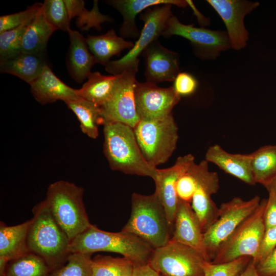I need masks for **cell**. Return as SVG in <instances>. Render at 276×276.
I'll return each mask as SVG.
<instances>
[{"label": "cell", "instance_id": "1", "mask_svg": "<svg viewBox=\"0 0 276 276\" xmlns=\"http://www.w3.org/2000/svg\"><path fill=\"white\" fill-rule=\"evenodd\" d=\"M154 248L137 236L125 232H110L91 224L70 241L69 251L92 255L97 251L121 254L134 267L149 264Z\"/></svg>", "mask_w": 276, "mask_h": 276}, {"label": "cell", "instance_id": "2", "mask_svg": "<svg viewBox=\"0 0 276 276\" xmlns=\"http://www.w3.org/2000/svg\"><path fill=\"white\" fill-rule=\"evenodd\" d=\"M27 243L30 252L46 263L51 272L63 265L71 254L70 240L51 214L44 200L33 208Z\"/></svg>", "mask_w": 276, "mask_h": 276}, {"label": "cell", "instance_id": "3", "mask_svg": "<svg viewBox=\"0 0 276 276\" xmlns=\"http://www.w3.org/2000/svg\"><path fill=\"white\" fill-rule=\"evenodd\" d=\"M103 133L104 154L111 170L153 180L156 178L157 169L151 167L145 160L133 128L120 122H106Z\"/></svg>", "mask_w": 276, "mask_h": 276}, {"label": "cell", "instance_id": "4", "mask_svg": "<svg viewBox=\"0 0 276 276\" xmlns=\"http://www.w3.org/2000/svg\"><path fill=\"white\" fill-rule=\"evenodd\" d=\"M122 231L132 234L154 249L167 244L172 231L165 210L156 193H133L130 218Z\"/></svg>", "mask_w": 276, "mask_h": 276}, {"label": "cell", "instance_id": "5", "mask_svg": "<svg viewBox=\"0 0 276 276\" xmlns=\"http://www.w3.org/2000/svg\"><path fill=\"white\" fill-rule=\"evenodd\" d=\"M83 192L74 183L58 180L49 185L44 200L70 241L91 225L83 201Z\"/></svg>", "mask_w": 276, "mask_h": 276}, {"label": "cell", "instance_id": "6", "mask_svg": "<svg viewBox=\"0 0 276 276\" xmlns=\"http://www.w3.org/2000/svg\"><path fill=\"white\" fill-rule=\"evenodd\" d=\"M133 130L141 152L152 167L167 162L176 149L178 127L172 114L159 119L140 120Z\"/></svg>", "mask_w": 276, "mask_h": 276}, {"label": "cell", "instance_id": "7", "mask_svg": "<svg viewBox=\"0 0 276 276\" xmlns=\"http://www.w3.org/2000/svg\"><path fill=\"white\" fill-rule=\"evenodd\" d=\"M266 202L267 199L261 200L257 209L219 246L212 263L229 262L245 256L256 259L265 231L263 215Z\"/></svg>", "mask_w": 276, "mask_h": 276}, {"label": "cell", "instance_id": "8", "mask_svg": "<svg viewBox=\"0 0 276 276\" xmlns=\"http://www.w3.org/2000/svg\"><path fill=\"white\" fill-rule=\"evenodd\" d=\"M205 261L195 249L170 240L154 249L148 264L162 276H203Z\"/></svg>", "mask_w": 276, "mask_h": 276}, {"label": "cell", "instance_id": "9", "mask_svg": "<svg viewBox=\"0 0 276 276\" xmlns=\"http://www.w3.org/2000/svg\"><path fill=\"white\" fill-rule=\"evenodd\" d=\"M261 200L257 195L248 200L236 197L220 205L217 219L204 232L210 261L219 246L257 209Z\"/></svg>", "mask_w": 276, "mask_h": 276}, {"label": "cell", "instance_id": "10", "mask_svg": "<svg viewBox=\"0 0 276 276\" xmlns=\"http://www.w3.org/2000/svg\"><path fill=\"white\" fill-rule=\"evenodd\" d=\"M171 8L170 4L158 5L140 13V19L144 22V25L137 40L121 58L110 61L105 66L106 71L117 76L129 67L139 65L138 57L152 41L162 35L167 20L173 15Z\"/></svg>", "mask_w": 276, "mask_h": 276}, {"label": "cell", "instance_id": "11", "mask_svg": "<svg viewBox=\"0 0 276 276\" xmlns=\"http://www.w3.org/2000/svg\"><path fill=\"white\" fill-rule=\"evenodd\" d=\"M138 67L134 65L117 75L110 98L101 107L104 123L120 122L133 128L140 121L134 96Z\"/></svg>", "mask_w": 276, "mask_h": 276}, {"label": "cell", "instance_id": "12", "mask_svg": "<svg viewBox=\"0 0 276 276\" xmlns=\"http://www.w3.org/2000/svg\"><path fill=\"white\" fill-rule=\"evenodd\" d=\"M162 35H177L189 40L196 54L204 59H215L221 52L231 48L227 32L185 25L173 15L167 20Z\"/></svg>", "mask_w": 276, "mask_h": 276}, {"label": "cell", "instance_id": "13", "mask_svg": "<svg viewBox=\"0 0 276 276\" xmlns=\"http://www.w3.org/2000/svg\"><path fill=\"white\" fill-rule=\"evenodd\" d=\"M136 110L140 120H153L171 114L181 96L173 86L163 88L149 81H136L134 88Z\"/></svg>", "mask_w": 276, "mask_h": 276}, {"label": "cell", "instance_id": "14", "mask_svg": "<svg viewBox=\"0 0 276 276\" xmlns=\"http://www.w3.org/2000/svg\"><path fill=\"white\" fill-rule=\"evenodd\" d=\"M192 168L196 179V189L191 206L197 215L204 232L218 216L219 208L212 198L219 188V180L217 172L209 170L205 160L199 164L195 162Z\"/></svg>", "mask_w": 276, "mask_h": 276}, {"label": "cell", "instance_id": "15", "mask_svg": "<svg viewBox=\"0 0 276 276\" xmlns=\"http://www.w3.org/2000/svg\"><path fill=\"white\" fill-rule=\"evenodd\" d=\"M207 2L223 20L231 48L236 50L244 48L249 35L244 25V18L259 5V3L244 0H208Z\"/></svg>", "mask_w": 276, "mask_h": 276}, {"label": "cell", "instance_id": "16", "mask_svg": "<svg viewBox=\"0 0 276 276\" xmlns=\"http://www.w3.org/2000/svg\"><path fill=\"white\" fill-rule=\"evenodd\" d=\"M195 162L194 156L188 154L178 157L174 164L165 169H157L155 193L163 205L172 231L179 200L176 193V185L179 178Z\"/></svg>", "mask_w": 276, "mask_h": 276}, {"label": "cell", "instance_id": "17", "mask_svg": "<svg viewBox=\"0 0 276 276\" xmlns=\"http://www.w3.org/2000/svg\"><path fill=\"white\" fill-rule=\"evenodd\" d=\"M170 240L195 249L210 262L204 232L191 203L179 200Z\"/></svg>", "mask_w": 276, "mask_h": 276}, {"label": "cell", "instance_id": "18", "mask_svg": "<svg viewBox=\"0 0 276 276\" xmlns=\"http://www.w3.org/2000/svg\"><path fill=\"white\" fill-rule=\"evenodd\" d=\"M147 81L156 83L173 81L180 73L179 55L163 47L158 39L144 51Z\"/></svg>", "mask_w": 276, "mask_h": 276}, {"label": "cell", "instance_id": "19", "mask_svg": "<svg viewBox=\"0 0 276 276\" xmlns=\"http://www.w3.org/2000/svg\"><path fill=\"white\" fill-rule=\"evenodd\" d=\"M31 93L42 105L61 100L65 103L79 97L78 90L67 85L46 65L40 75L30 84Z\"/></svg>", "mask_w": 276, "mask_h": 276}, {"label": "cell", "instance_id": "20", "mask_svg": "<svg viewBox=\"0 0 276 276\" xmlns=\"http://www.w3.org/2000/svg\"><path fill=\"white\" fill-rule=\"evenodd\" d=\"M205 160L248 185L256 184L251 168V153H231L215 144L208 148Z\"/></svg>", "mask_w": 276, "mask_h": 276}, {"label": "cell", "instance_id": "21", "mask_svg": "<svg viewBox=\"0 0 276 276\" xmlns=\"http://www.w3.org/2000/svg\"><path fill=\"white\" fill-rule=\"evenodd\" d=\"M67 32L70 40L66 58L67 71L74 80L81 83L88 78L91 67L97 63L89 50L86 38L76 30L70 29Z\"/></svg>", "mask_w": 276, "mask_h": 276}, {"label": "cell", "instance_id": "22", "mask_svg": "<svg viewBox=\"0 0 276 276\" xmlns=\"http://www.w3.org/2000/svg\"><path fill=\"white\" fill-rule=\"evenodd\" d=\"M107 3L117 9L122 15L123 22L120 29L123 38H136L140 31L135 24L136 15L150 6L170 4L185 8L187 1L182 0H111Z\"/></svg>", "mask_w": 276, "mask_h": 276}, {"label": "cell", "instance_id": "23", "mask_svg": "<svg viewBox=\"0 0 276 276\" xmlns=\"http://www.w3.org/2000/svg\"><path fill=\"white\" fill-rule=\"evenodd\" d=\"M48 65L45 53L21 52L12 58L0 61V72L14 75L30 84Z\"/></svg>", "mask_w": 276, "mask_h": 276}, {"label": "cell", "instance_id": "24", "mask_svg": "<svg viewBox=\"0 0 276 276\" xmlns=\"http://www.w3.org/2000/svg\"><path fill=\"white\" fill-rule=\"evenodd\" d=\"M31 219L14 226L0 223V257L9 261L30 252L27 237Z\"/></svg>", "mask_w": 276, "mask_h": 276}, {"label": "cell", "instance_id": "25", "mask_svg": "<svg viewBox=\"0 0 276 276\" xmlns=\"http://www.w3.org/2000/svg\"><path fill=\"white\" fill-rule=\"evenodd\" d=\"M89 50L97 63L106 65L113 56H119L125 49H131L134 43L116 35L111 29L100 35H88L86 38Z\"/></svg>", "mask_w": 276, "mask_h": 276}, {"label": "cell", "instance_id": "26", "mask_svg": "<svg viewBox=\"0 0 276 276\" xmlns=\"http://www.w3.org/2000/svg\"><path fill=\"white\" fill-rule=\"evenodd\" d=\"M41 6L25 32L22 42V52L45 53L49 39L56 31L45 19Z\"/></svg>", "mask_w": 276, "mask_h": 276}, {"label": "cell", "instance_id": "27", "mask_svg": "<svg viewBox=\"0 0 276 276\" xmlns=\"http://www.w3.org/2000/svg\"><path fill=\"white\" fill-rule=\"evenodd\" d=\"M65 103L77 117L82 132L91 139H97L98 126L105 122L101 107L81 97Z\"/></svg>", "mask_w": 276, "mask_h": 276}, {"label": "cell", "instance_id": "28", "mask_svg": "<svg viewBox=\"0 0 276 276\" xmlns=\"http://www.w3.org/2000/svg\"><path fill=\"white\" fill-rule=\"evenodd\" d=\"M117 77L91 73L87 81L78 89L79 97L101 107L110 98Z\"/></svg>", "mask_w": 276, "mask_h": 276}, {"label": "cell", "instance_id": "29", "mask_svg": "<svg viewBox=\"0 0 276 276\" xmlns=\"http://www.w3.org/2000/svg\"><path fill=\"white\" fill-rule=\"evenodd\" d=\"M251 154L255 183L265 187L276 177V145L261 147Z\"/></svg>", "mask_w": 276, "mask_h": 276}, {"label": "cell", "instance_id": "30", "mask_svg": "<svg viewBox=\"0 0 276 276\" xmlns=\"http://www.w3.org/2000/svg\"><path fill=\"white\" fill-rule=\"evenodd\" d=\"M70 17H76V24L79 28L87 31L91 28L101 30V25L105 21L112 22L109 16L101 13L98 8V1H94L93 8L88 10L85 8V3L81 0H64Z\"/></svg>", "mask_w": 276, "mask_h": 276}, {"label": "cell", "instance_id": "31", "mask_svg": "<svg viewBox=\"0 0 276 276\" xmlns=\"http://www.w3.org/2000/svg\"><path fill=\"white\" fill-rule=\"evenodd\" d=\"M51 272L42 259L30 252L10 261L4 276H49Z\"/></svg>", "mask_w": 276, "mask_h": 276}, {"label": "cell", "instance_id": "32", "mask_svg": "<svg viewBox=\"0 0 276 276\" xmlns=\"http://www.w3.org/2000/svg\"><path fill=\"white\" fill-rule=\"evenodd\" d=\"M134 268L127 259L98 255L92 259L93 276H132Z\"/></svg>", "mask_w": 276, "mask_h": 276}, {"label": "cell", "instance_id": "33", "mask_svg": "<svg viewBox=\"0 0 276 276\" xmlns=\"http://www.w3.org/2000/svg\"><path fill=\"white\" fill-rule=\"evenodd\" d=\"M91 254H71L66 262L49 276H93Z\"/></svg>", "mask_w": 276, "mask_h": 276}, {"label": "cell", "instance_id": "34", "mask_svg": "<svg viewBox=\"0 0 276 276\" xmlns=\"http://www.w3.org/2000/svg\"><path fill=\"white\" fill-rule=\"evenodd\" d=\"M41 9L47 21L55 29L68 31L71 18L64 0H45Z\"/></svg>", "mask_w": 276, "mask_h": 276}, {"label": "cell", "instance_id": "35", "mask_svg": "<svg viewBox=\"0 0 276 276\" xmlns=\"http://www.w3.org/2000/svg\"><path fill=\"white\" fill-rule=\"evenodd\" d=\"M30 22L0 33V61L12 58L22 52V38Z\"/></svg>", "mask_w": 276, "mask_h": 276}, {"label": "cell", "instance_id": "36", "mask_svg": "<svg viewBox=\"0 0 276 276\" xmlns=\"http://www.w3.org/2000/svg\"><path fill=\"white\" fill-rule=\"evenodd\" d=\"M252 259L245 256L220 264L205 261L203 267V276H237L245 268Z\"/></svg>", "mask_w": 276, "mask_h": 276}, {"label": "cell", "instance_id": "37", "mask_svg": "<svg viewBox=\"0 0 276 276\" xmlns=\"http://www.w3.org/2000/svg\"><path fill=\"white\" fill-rule=\"evenodd\" d=\"M41 5V3H36L22 11L1 16L0 33L31 21Z\"/></svg>", "mask_w": 276, "mask_h": 276}, {"label": "cell", "instance_id": "38", "mask_svg": "<svg viewBox=\"0 0 276 276\" xmlns=\"http://www.w3.org/2000/svg\"><path fill=\"white\" fill-rule=\"evenodd\" d=\"M192 165L179 178L176 185V193L178 200L190 203L192 202L196 185Z\"/></svg>", "mask_w": 276, "mask_h": 276}, {"label": "cell", "instance_id": "39", "mask_svg": "<svg viewBox=\"0 0 276 276\" xmlns=\"http://www.w3.org/2000/svg\"><path fill=\"white\" fill-rule=\"evenodd\" d=\"M198 87V81L191 74L180 72L174 80L173 87L181 96H188L194 94Z\"/></svg>", "mask_w": 276, "mask_h": 276}, {"label": "cell", "instance_id": "40", "mask_svg": "<svg viewBox=\"0 0 276 276\" xmlns=\"http://www.w3.org/2000/svg\"><path fill=\"white\" fill-rule=\"evenodd\" d=\"M276 247V226L265 229L256 259L255 265L265 259Z\"/></svg>", "mask_w": 276, "mask_h": 276}, {"label": "cell", "instance_id": "41", "mask_svg": "<svg viewBox=\"0 0 276 276\" xmlns=\"http://www.w3.org/2000/svg\"><path fill=\"white\" fill-rule=\"evenodd\" d=\"M268 198L264 212L265 229L276 226V194L268 191Z\"/></svg>", "mask_w": 276, "mask_h": 276}, {"label": "cell", "instance_id": "42", "mask_svg": "<svg viewBox=\"0 0 276 276\" xmlns=\"http://www.w3.org/2000/svg\"><path fill=\"white\" fill-rule=\"evenodd\" d=\"M255 265L260 276H276V247L265 259Z\"/></svg>", "mask_w": 276, "mask_h": 276}, {"label": "cell", "instance_id": "43", "mask_svg": "<svg viewBox=\"0 0 276 276\" xmlns=\"http://www.w3.org/2000/svg\"><path fill=\"white\" fill-rule=\"evenodd\" d=\"M132 276H162L149 264L135 267Z\"/></svg>", "mask_w": 276, "mask_h": 276}, {"label": "cell", "instance_id": "44", "mask_svg": "<svg viewBox=\"0 0 276 276\" xmlns=\"http://www.w3.org/2000/svg\"><path fill=\"white\" fill-rule=\"evenodd\" d=\"M237 276H260L258 273L256 265L252 259L250 261L245 268Z\"/></svg>", "mask_w": 276, "mask_h": 276}, {"label": "cell", "instance_id": "45", "mask_svg": "<svg viewBox=\"0 0 276 276\" xmlns=\"http://www.w3.org/2000/svg\"><path fill=\"white\" fill-rule=\"evenodd\" d=\"M9 261L5 257H0V276H4Z\"/></svg>", "mask_w": 276, "mask_h": 276}, {"label": "cell", "instance_id": "46", "mask_svg": "<svg viewBox=\"0 0 276 276\" xmlns=\"http://www.w3.org/2000/svg\"><path fill=\"white\" fill-rule=\"evenodd\" d=\"M265 188L268 191H272L276 194V177L274 178Z\"/></svg>", "mask_w": 276, "mask_h": 276}]
</instances>
